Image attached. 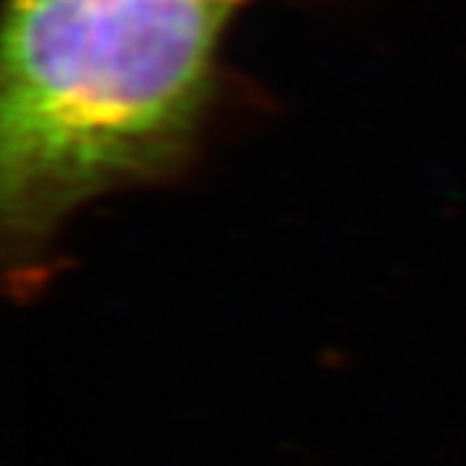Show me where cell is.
Returning <instances> with one entry per match:
<instances>
[{
    "instance_id": "obj_1",
    "label": "cell",
    "mask_w": 466,
    "mask_h": 466,
    "mask_svg": "<svg viewBox=\"0 0 466 466\" xmlns=\"http://www.w3.org/2000/svg\"><path fill=\"white\" fill-rule=\"evenodd\" d=\"M226 16L213 0L8 3L0 218L21 290L78 208L182 158Z\"/></svg>"
},
{
    "instance_id": "obj_2",
    "label": "cell",
    "mask_w": 466,
    "mask_h": 466,
    "mask_svg": "<svg viewBox=\"0 0 466 466\" xmlns=\"http://www.w3.org/2000/svg\"><path fill=\"white\" fill-rule=\"evenodd\" d=\"M213 3H226V5H231L233 0H213Z\"/></svg>"
}]
</instances>
